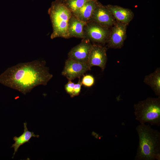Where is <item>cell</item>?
<instances>
[{
	"label": "cell",
	"instance_id": "cell-2",
	"mask_svg": "<svg viewBox=\"0 0 160 160\" xmlns=\"http://www.w3.org/2000/svg\"><path fill=\"white\" fill-rule=\"evenodd\" d=\"M136 129L139 144L135 160H160V132L148 124H140Z\"/></svg>",
	"mask_w": 160,
	"mask_h": 160
},
{
	"label": "cell",
	"instance_id": "cell-14",
	"mask_svg": "<svg viewBox=\"0 0 160 160\" xmlns=\"http://www.w3.org/2000/svg\"><path fill=\"white\" fill-rule=\"evenodd\" d=\"M144 82L149 86L158 97H160V68H157L153 73L145 76Z\"/></svg>",
	"mask_w": 160,
	"mask_h": 160
},
{
	"label": "cell",
	"instance_id": "cell-6",
	"mask_svg": "<svg viewBox=\"0 0 160 160\" xmlns=\"http://www.w3.org/2000/svg\"><path fill=\"white\" fill-rule=\"evenodd\" d=\"M90 70L87 64L68 58L65 61L62 74L68 80L72 81L76 78H80Z\"/></svg>",
	"mask_w": 160,
	"mask_h": 160
},
{
	"label": "cell",
	"instance_id": "cell-10",
	"mask_svg": "<svg viewBox=\"0 0 160 160\" xmlns=\"http://www.w3.org/2000/svg\"><path fill=\"white\" fill-rule=\"evenodd\" d=\"M90 21L108 28L115 23V19L110 12L105 6L99 2L95 9Z\"/></svg>",
	"mask_w": 160,
	"mask_h": 160
},
{
	"label": "cell",
	"instance_id": "cell-7",
	"mask_svg": "<svg viewBox=\"0 0 160 160\" xmlns=\"http://www.w3.org/2000/svg\"><path fill=\"white\" fill-rule=\"evenodd\" d=\"M127 25L119 22L114 24L108 41L109 47L119 49L123 46L126 37Z\"/></svg>",
	"mask_w": 160,
	"mask_h": 160
},
{
	"label": "cell",
	"instance_id": "cell-16",
	"mask_svg": "<svg viewBox=\"0 0 160 160\" xmlns=\"http://www.w3.org/2000/svg\"><path fill=\"white\" fill-rule=\"evenodd\" d=\"M89 0H68L64 2L73 13L79 9Z\"/></svg>",
	"mask_w": 160,
	"mask_h": 160
},
{
	"label": "cell",
	"instance_id": "cell-15",
	"mask_svg": "<svg viewBox=\"0 0 160 160\" xmlns=\"http://www.w3.org/2000/svg\"><path fill=\"white\" fill-rule=\"evenodd\" d=\"M27 124L26 122L24 123V130L23 133L19 137L15 136L13 139L15 143L12 145L11 147L13 148L14 149L13 153L14 156L18 151L20 146L26 143L29 142L30 139L33 137H38L39 136L35 135L33 132L29 131L27 127Z\"/></svg>",
	"mask_w": 160,
	"mask_h": 160
},
{
	"label": "cell",
	"instance_id": "cell-12",
	"mask_svg": "<svg viewBox=\"0 0 160 160\" xmlns=\"http://www.w3.org/2000/svg\"><path fill=\"white\" fill-rule=\"evenodd\" d=\"M99 2L97 0H90L72 14L80 20L87 23L90 20L93 12Z\"/></svg>",
	"mask_w": 160,
	"mask_h": 160
},
{
	"label": "cell",
	"instance_id": "cell-5",
	"mask_svg": "<svg viewBox=\"0 0 160 160\" xmlns=\"http://www.w3.org/2000/svg\"><path fill=\"white\" fill-rule=\"evenodd\" d=\"M84 31L85 39L100 44L108 41L110 32L108 27L92 21L87 23Z\"/></svg>",
	"mask_w": 160,
	"mask_h": 160
},
{
	"label": "cell",
	"instance_id": "cell-3",
	"mask_svg": "<svg viewBox=\"0 0 160 160\" xmlns=\"http://www.w3.org/2000/svg\"><path fill=\"white\" fill-rule=\"evenodd\" d=\"M48 13L53 28L51 38H70L68 25L72 13L65 2L61 0H55L53 1L48 9Z\"/></svg>",
	"mask_w": 160,
	"mask_h": 160
},
{
	"label": "cell",
	"instance_id": "cell-17",
	"mask_svg": "<svg viewBox=\"0 0 160 160\" xmlns=\"http://www.w3.org/2000/svg\"><path fill=\"white\" fill-rule=\"evenodd\" d=\"M82 85L87 87H90L94 84L95 79L94 77L90 74H86L83 76L81 81Z\"/></svg>",
	"mask_w": 160,
	"mask_h": 160
},
{
	"label": "cell",
	"instance_id": "cell-9",
	"mask_svg": "<svg viewBox=\"0 0 160 160\" xmlns=\"http://www.w3.org/2000/svg\"><path fill=\"white\" fill-rule=\"evenodd\" d=\"M92 45L88 39H82L79 44L72 48L69 52L68 54V58L87 64Z\"/></svg>",
	"mask_w": 160,
	"mask_h": 160
},
{
	"label": "cell",
	"instance_id": "cell-19",
	"mask_svg": "<svg viewBox=\"0 0 160 160\" xmlns=\"http://www.w3.org/2000/svg\"><path fill=\"white\" fill-rule=\"evenodd\" d=\"M82 85V84L80 78H79L78 83L75 84L73 94V97L75 96H77L81 92Z\"/></svg>",
	"mask_w": 160,
	"mask_h": 160
},
{
	"label": "cell",
	"instance_id": "cell-1",
	"mask_svg": "<svg viewBox=\"0 0 160 160\" xmlns=\"http://www.w3.org/2000/svg\"><path fill=\"white\" fill-rule=\"evenodd\" d=\"M52 76L45 61L36 60L7 68L0 75V83L25 95L37 86L46 85Z\"/></svg>",
	"mask_w": 160,
	"mask_h": 160
},
{
	"label": "cell",
	"instance_id": "cell-11",
	"mask_svg": "<svg viewBox=\"0 0 160 160\" xmlns=\"http://www.w3.org/2000/svg\"><path fill=\"white\" fill-rule=\"evenodd\" d=\"M105 6L118 22L128 24L133 18V12L129 9L111 4Z\"/></svg>",
	"mask_w": 160,
	"mask_h": 160
},
{
	"label": "cell",
	"instance_id": "cell-18",
	"mask_svg": "<svg viewBox=\"0 0 160 160\" xmlns=\"http://www.w3.org/2000/svg\"><path fill=\"white\" fill-rule=\"evenodd\" d=\"M75 84L71 80H68V83L65 85V89L66 92L71 97H73V94Z\"/></svg>",
	"mask_w": 160,
	"mask_h": 160
},
{
	"label": "cell",
	"instance_id": "cell-8",
	"mask_svg": "<svg viewBox=\"0 0 160 160\" xmlns=\"http://www.w3.org/2000/svg\"><path fill=\"white\" fill-rule=\"evenodd\" d=\"M106 49L99 44H93L89 54L87 64L90 68L94 66L105 69L107 61Z\"/></svg>",
	"mask_w": 160,
	"mask_h": 160
},
{
	"label": "cell",
	"instance_id": "cell-4",
	"mask_svg": "<svg viewBox=\"0 0 160 160\" xmlns=\"http://www.w3.org/2000/svg\"><path fill=\"white\" fill-rule=\"evenodd\" d=\"M135 119L140 124L160 125V97H149L134 104Z\"/></svg>",
	"mask_w": 160,
	"mask_h": 160
},
{
	"label": "cell",
	"instance_id": "cell-20",
	"mask_svg": "<svg viewBox=\"0 0 160 160\" xmlns=\"http://www.w3.org/2000/svg\"><path fill=\"white\" fill-rule=\"evenodd\" d=\"M68 0H63V1L64 2H65V1H68Z\"/></svg>",
	"mask_w": 160,
	"mask_h": 160
},
{
	"label": "cell",
	"instance_id": "cell-13",
	"mask_svg": "<svg viewBox=\"0 0 160 160\" xmlns=\"http://www.w3.org/2000/svg\"><path fill=\"white\" fill-rule=\"evenodd\" d=\"M86 23L80 20L72 14L68 23V31L70 38L75 37L85 39L84 28Z\"/></svg>",
	"mask_w": 160,
	"mask_h": 160
}]
</instances>
